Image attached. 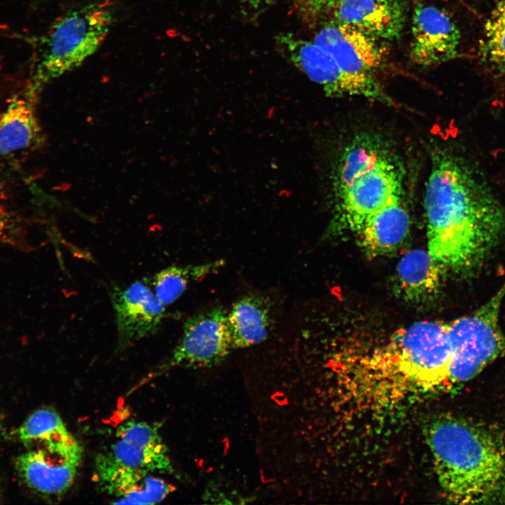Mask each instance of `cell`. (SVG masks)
<instances>
[{
	"label": "cell",
	"mask_w": 505,
	"mask_h": 505,
	"mask_svg": "<svg viewBox=\"0 0 505 505\" xmlns=\"http://www.w3.org/2000/svg\"><path fill=\"white\" fill-rule=\"evenodd\" d=\"M440 267L428 250L407 252L396 269V288L398 295L411 302L433 297L440 285Z\"/></svg>",
	"instance_id": "obj_16"
},
{
	"label": "cell",
	"mask_w": 505,
	"mask_h": 505,
	"mask_svg": "<svg viewBox=\"0 0 505 505\" xmlns=\"http://www.w3.org/2000/svg\"><path fill=\"white\" fill-rule=\"evenodd\" d=\"M34 101L28 92L14 96L1 113L0 163H19L40 146L42 135Z\"/></svg>",
	"instance_id": "obj_14"
},
{
	"label": "cell",
	"mask_w": 505,
	"mask_h": 505,
	"mask_svg": "<svg viewBox=\"0 0 505 505\" xmlns=\"http://www.w3.org/2000/svg\"><path fill=\"white\" fill-rule=\"evenodd\" d=\"M227 322L232 349L259 344L268 335L269 304L262 297H245L227 312Z\"/></svg>",
	"instance_id": "obj_18"
},
{
	"label": "cell",
	"mask_w": 505,
	"mask_h": 505,
	"mask_svg": "<svg viewBox=\"0 0 505 505\" xmlns=\"http://www.w3.org/2000/svg\"><path fill=\"white\" fill-rule=\"evenodd\" d=\"M83 459V449L74 437L53 447L30 448L15 466L23 483L44 496H60L71 487Z\"/></svg>",
	"instance_id": "obj_10"
},
{
	"label": "cell",
	"mask_w": 505,
	"mask_h": 505,
	"mask_svg": "<svg viewBox=\"0 0 505 505\" xmlns=\"http://www.w3.org/2000/svg\"><path fill=\"white\" fill-rule=\"evenodd\" d=\"M461 32L443 9L418 4L412 19L410 58L422 67L435 66L455 58L459 50Z\"/></svg>",
	"instance_id": "obj_12"
},
{
	"label": "cell",
	"mask_w": 505,
	"mask_h": 505,
	"mask_svg": "<svg viewBox=\"0 0 505 505\" xmlns=\"http://www.w3.org/2000/svg\"><path fill=\"white\" fill-rule=\"evenodd\" d=\"M174 490V487L154 474L147 475L116 495L112 504H154Z\"/></svg>",
	"instance_id": "obj_22"
},
{
	"label": "cell",
	"mask_w": 505,
	"mask_h": 505,
	"mask_svg": "<svg viewBox=\"0 0 505 505\" xmlns=\"http://www.w3.org/2000/svg\"><path fill=\"white\" fill-rule=\"evenodd\" d=\"M27 224L0 187V247H28Z\"/></svg>",
	"instance_id": "obj_23"
},
{
	"label": "cell",
	"mask_w": 505,
	"mask_h": 505,
	"mask_svg": "<svg viewBox=\"0 0 505 505\" xmlns=\"http://www.w3.org/2000/svg\"><path fill=\"white\" fill-rule=\"evenodd\" d=\"M248 6L254 8H259L261 5L268 3L270 0H241Z\"/></svg>",
	"instance_id": "obj_25"
},
{
	"label": "cell",
	"mask_w": 505,
	"mask_h": 505,
	"mask_svg": "<svg viewBox=\"0 0 505 505\" xmlns=\"http://www.w3.org/2000/svg\"><path fill=\"white\" fill-rule=\"evenodd\" d=\"M15 433L19 440L29 448L57 446L74 438L60 416L50 408L34 412Z\"/></svg>",
	"instance_id": "obj_20"
},
{
	"label": "cell",
	"mask_w": 505,
	"mask_h": 505,
	"mask_svg": "<svg viewBox=\"0 0 505 505\" xmlns=\"http://www.w3.org/2000/svg\"><path fill=\"white\" fill-rule=\"evenodd\" d=\"M480 64L492 80L505 89V0H493L478 45Z\"/></svg>",
	"instance_id": "obj_19"
},
{
	"label": "cell",
	"mask_w": 505,
	"mask_h": 505,
	"mask_svg": "<svg viewBox=\"0 0 505 505\" xmlns=\"http://www.w3.org/2000/svg\"><path fill=\"white\" fill-rule=\"evenodd\" d=\"M332 11L333 20L378 40L398 39L406 20L403 0H344Z\"/></svg>",
	"instance_id": "obj_15"
},
{
	"label": "cell",
	"mask_w": 505,
	"mask_h": 505,
	"mask_svg": "<svg viewBox=\"0 0 505 505\" xmlns=\"http://www.w3.org/2000/svg\"><path fill=\"white\" fill-rule=\"evenodd\" d=\"M279 43L287 50L292 62L330 96H361L394 105L372 74L356 73L342 67L325 49L313 41L281 34Z\"/></svg>",
	"instance_id": "obj_8"
},
{
	"label": "cell",
	"mask_w": 505,
	"mask_h": 505,
	"mask_svg": "<svg viewBox=\"0 0 505 505\" xmlns=\"http://www.w3.org/2000/svg\"><path fill=\"white\" fill-rule=\"evenodd\" d=\"M403 170L398 160L370 139L354 142L338 166L335 196L344 220L356 231L372 215L403 198Z\"/></svg>",
	"instance_id": "obj_3"
},
{
	"label": "cell",
	"mask_w": 505,
	"mask_h": 505,
	"mask_svg": "<svg viewBox=\"0 0 505 505\" xmlns=\"http://www.w3.org/2000/svg\"><path fill=\"white\" fill-rule=\"evenodd\" d=\"M505 282L471 314L447 324L450 346L448 386H460L505 356V334L499 322Z\"/></svg>",
	"instance_id": "obj_7"
},
{
	"label": "cell",
	"mask_w": 505,
	"mask_h": 505,
	"mask_svg": "<svg viewBox=\"0 0 505 505\" xmlns=\"http://www.w3.org/2000/svg\"><path fill=\"white\" fill-rule=\"evenodd\" d=\"M227 314L217 307L189 318L169 358L152 377L175 367L207 368L221 363L232 349Z\"/></svg>",
	"instance_id": "obj_9"
},
{
	"label": "cell",
	"mask_w": 505,
	"mask_h": 505,
	"mask_svg": "<svg viewBox=\"0 0 505 505\" xmlns=\"http://www.w3.org/2000/svg\"><path fill=\"white\" fill-rule=\"evenodd\" d=\"M111 299L117 328L116 352L156 333L165 318L166 306L142 281L114 288Z\"/></svg>",
	"instance_id": "obj_11"
},
{
	"label": "cell",
	"mask_w": 505,
	"mask_h": 505,
	"mask_svg": "<svg viewBox=\"0 0 505 505\" xmlns=\"http://www.w3.org/2000/svg\"><path fill=\"white\" fill-rule=\"evenodd\" d=\"M450 361L447 324L420 321L397 331L370 364L408 390L426 391L448 386Z\"/></svg>",
	"instance_id": "obj_4"
},
{
	"label": "cell",
	"mask_w": 505,
	"mask_h": 505,
	"mask_svg": "<svg viewBox=\"0 0 505 505\" xmlns=\"http://www.w3.org/2000/svg\"><path fill=\"white\" fill-rule=\"evenodd\" d=\"M1 418H0V430H1Z\"/></svg>",
	"instance_id": "obj_26"
},
{
	"label": "cell",
	"mask_w": 505,
	"mask_h": 505,
	"mask_svg": "<svg viewBox=\"0 0 505 505\" xmlns=\"http://www.w3.org/2000/svg\"><path fill=\"white\" fill-rule=\"evenodd\" d=\"M426 438L438 483L457 504L505 503V431L493 424L443 414Z\"/></svg>",
	"instance_id": "obj_2"
},
{
	"label": "cell",
	"mask_w": 505,
	"mask_h": 505,
	"mask_svg": "<svg viewBox=\"0 0 505 505\" xmlns=\"http://www.w3.org/2000/svg\"><path fill=\"white\" fill-rule=\"evenodd\" d=\"M409 228L410 217L401 198L370 217L357 232L364 248L377 255L391 252L400 245Z\"/></svg>",
	"instance_id": "obj_17"
},
{
	"label": "cell",
	"mask_w": 505,
	"mask_h": 505,
	"mask_svg": "<svg viewBox=\"0 0 505 505\" xmlns=\"http://www.w3.org/2000/svg\"><path fill=\"white\" fill-rule=\"evenodd\" d=\"M223 265V260H217L198 265L167 267L154 276V292L165 306L169 305L183 294L190 283L216 273Z\"/></svg>",
	"instance_id": "obj_21"
},
{
	"label": "cell",
	"mask_w": 505,
	"mask_h": 505,
	"mask_svg": "<svg viewBox=\"0 0 505 505\" xmlns=\"http://www.w3.org/2000/svg\"><path fill=\"white\" fill-rule=\"evenodd\" d=\"M112 14L107 6L91 4L66 13L46 36L28 93L36 97L44 84L80 66L107 36Z\"/></svg>",
	"instance_id": "obj_6"
},
{
	"label": "cell",
	"mask_w": 505,
	"mask_h": 505,
	"mask_svg": "<svg viewBox=\"0 0 505 505\" xmlns=\"http://www.w3.org/2000/svg\"><path fill=\"white\" fill-rule=\"evenodd\" d=\"M424 208L428 252L455 272L478 270L505 232V209L492 191L447 152L432 156Z\"/></svg>",
	"instance_id": "obj_1"
},
{
	"label": "cell",
	"mask_w": 505,
	"mask_h": 505,
	"mask_svg": "<svg viewBox=\"0 0 505 505\" xmlns=\"http://www.w3.org/2000/svg\"><path fill=\"white\" fill-rule=\"evenodd\" d=\"M155 473H175L159 426L130 420L118 427L113 442L96 457L94 478L102 492L115 497Z\"/></svg>",
	"instance_id": "obj_5"
},
{
	"label": "cell",
	"mask_w": 505,
	"mask_h": 505,
	"mask_svg": "<svg viewBox=\"0 0 505 505\" xmlns=\"http://www.w3.org/2000/svg\"><path fill=\"white\" fill-rule=\"evenodd\" d=\"M313 41L353 72L372 74L384 59L380 40L332 19L319 29Z\"/></svg>",
	"instance_id": "obj_13"
},
{
	"label": "cell",
	"mask_w": 505,
	"mask_h": 505,
	"mask_svg": "<svg viewBox=\"0 0 505 505\" xmlns=\"http://www.w3.org/2000/svg\"><path fill=\"white\" fill-rule=\"evenodd\" d=\"M344 0H302L304 6L313 13L333 9Z\"/></svg>",
	"instance_id": "obj_24"
}]
</instances>
